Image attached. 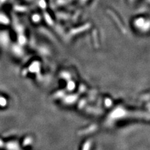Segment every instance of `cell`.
<instances>
[{
  "mask_svg": "<svg viewBox=\"0 0 150 150\" xmlns=\"http://www.w3.org/2000/svg\"><path fill=\"white\" fill-rule=\"evenodd\" d=\"M133 25L137 29H140V31L145 32L148 31L150 28V21L148 19H146L143 17H139V18L135 19L133 21Z\"/></svg>",
  "mask_w": 150,
  "mask_h": 150,
  "instance_id": "6da1fadb",
  "label": "cell"
}]
</instances>
